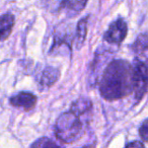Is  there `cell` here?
Masks as SVG:
<instances>
[{"instance_id": "4fadbf2b", "label": "cell", "mask_w": 148, "mask_h": 148, "mask_svg": "<svg viewBox=\"0 0 148 148\" xmlns=\"http://www.w3.org/2000/svg\"><path fill=\"white\" fill-rule=\"evenodd\" d=\"M139 134L140 137L143 141L148 142V119L142 123L141 127L139 129Z\"/></svg>"}, {"instance_id": "3957f363", "label": "cell", "mask_w": 148, "mask_h": 148, "mask_svg": "<svg viewBox=\"0 0 148 148\" xmlns=\"http://www.w3.org/2000/svg\"><path fill=\"white\" fill-rule=\"evenodd\" d=\"M148 86V68L142 61L136 60L133 65V92L141 99Z\"/></svg>"}, {"instance_id": "8992f818", "label": "cell", "mask_w": 148, "mask_h": 148, "mask_svg": "<svg viewBox=\"0 0 148 148\" xmlns=\"http://www.w3.org/2000/svg\"><path fill=\"white\" fill-rule=\"evenodd\" d=\"M14 25V16L10 13L0 17V41H4L10 36Z\"/></svg>"}, {"instance_id": "7a4b0ae2", "label": "cell", "mask_w": 148, "mask_h": 148, "mask_svg": "<svg viewBox=\"0 0 148 148\" xmlns=\"http://www.w3.org/2000/svg\"><path fill=\"white\" fill-rule=\"evenodd\" d=\"M83 131V118L74 112L64 113L58 118L55 125V133L59 140L71 143L80 138Z\"/></svg>"}, {"instance_id": "9a60e30c", "label": "cell", "mask_w": 148, "mask_h": 148, "mask_svg": "<svg viewBox=\"0 0 148 148\" xmlns=\"http://www.w3.org/2000/svg\"><path fill=\"white\" fill-rule=\"evenodd\" d=\"M83 148H95V147H92V146H85V147H83Z\"/></svg>"}, {"instance_id": "9c48e42d", "label": "cell", "mask_w": 148, "mask_h": 148, "mask_svg": "<svg viewBox=\"0 0 148 148\" xmlns=\"http://www.w3.org/2000/svg\"><path fill=\"white\" fill-rule=\"evenodd\" d=\"M87 1L88 0H62L60 7L76 14L84 9Z\"/></svg>"}, {"instance_id": "52a82bcc", "label": "cell", "mask_w": 148, "mask_h": 148, "mask_svg": "<svg viewBox=\"0 0 148 148\" xmlns=\"http://www.w3.org/2000/svg\"><path fill=\"white\" fill-rule=\"evenodd\" d=\"M92 109V103L88 99H79L75 103H72L70 111L74 112L81 117H87Z\"/></svg>"}, {"instance_id": "7c38bea8", "label": "cell", "mask_w": 148, "mask_h": 148, "mask_svg": "<svg viewBox=\"0 0 148 148\" xmlns=\"http://www.w3.org/2000/svg\"><path fill=\"white\" fill-rule=\"evenodd\" d=\"M32 148H62L49 138H41L32 145Z\"/></svg>"}, {"instance_id": "30bf717a", "label": "cell", "mask_w": 148, "mask_h": 148, "mask_svg": "<svg viewBox=\"0 0 148 148\" xmlns=\"http://www.w3.org/2000/svg\"><path fill=\"white\" fill-rule=\"evenodd\" d=\"M132 49L138 55L148 58V35H140L133 44Z\"/></svg>"}, {"instance_id": "277c9868", "label": "cell", "mask_w": 148, "mask_h": 148, "mask_svg": "<svg viewBox=\"0 0 148 148\" xmlns=\"http://www.w3.org/2000/svg\"><path fill=\"white\" fill-rule=\"evenodd\" d=\"M128 27L124 19L119 18L112 23L105 34V40L110 44H120L127 36Z\"/></svg>"}, {"instance_id": "5b68a950", "label": "cell", "mask_w": 148, "mask_h": 148, "mask_svg": "<svg viewBox=\"0 0 148 148\" xmlns=\"http://www.w3.org/2000/svg\"><path fill=\"white\" fill-rule=\"evenodd\" d=\"M9 103L15 108H21L25 111H31L32 109L35 108L37 103V97L31 92L21 91V92L12 95L9 99Z\"/></svg>"}, {"instance_id": "5bb4252c", "label": "cell", "mask_w": 148, "mask_h": 148, "mask_svg": "<svg viewBox=\"0 0 148 148\" xmlns=\"http://www.w3.org/2000/svg\"><path fill=\"white\" fill-rule=\"evenodd\" d=\"M126 148H145V147H144V145L140 141H134L128 144Z\"/></svg>"}, {"instance_id": "ba28073f", "label": "cell", "mask_w": 148, "mask_h": 148, "mask_svg": "<svg viewBox=\"0 0 148 148\" xmlns=\"http://www.w3.org/2000/svg\"><path fill=\"white\" fill-rule=\"evenodd\" d=\"M60 72L55 67H47L42 73L41 76V85L43 87L52 86L58 80Z\"/></svg>"}, {"instance_id": "8fae6325", "label": "cell", "mask_w": 148, "mask_h": 148, "mask_svg": "<svg viewBox=\"0 0 148 148\" xmlns=\"http://www.w3.org/2000/svg\"><path fill=\"white\" fill-rule=\"evenodd\" d=\"M87 19L88 16L84 17V18L80 19L77 25L76 29V39H75V44H76L77 49H80V47L83 45L86 38V33H87Z\"/></svg>"}, {"instance_id": "6da1fadb", "label": "cell", "mask_w": 148, "mask_h": 148, "mask_svg": "<svg viewBox=\"0 0 148 148\" xmlns=\"http://www.w3.org/2000/svg\"><path fill=\"white\" fill-rule=\"evenodd\" d=\"M99 90L108 101L129 95L133 91V66L125 60L112 61L103 74Z\"/></svg>"}]
</instances>
